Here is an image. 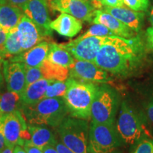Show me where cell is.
Returning a JSON list of instances; mask_svg holds the SVG:
<instances>
[{"label": "cell", "mask_w": 153, "mask_h": 153, "mask_svg": "<svg viewBox=\"0 0 153 153\" xmlns=\"http://www.w3.org/2000/svg\"><path fill=\"white\" fill-rule=\"evenodd\" d=\"M21 111L28 124L57 128L69 114L63 97L44 98L35 104L23 106Z\"/></svg>", "instance_id": "cell-3"}, {"label": "cell", "mask_w": 153, "mask_h": 153, "mask_svg": "<svg viewBox=\"0 0 153 153\" xmlns=\"http://www.w3.org/2000/svg\"><path fill=\"white\" fill-rule=\"evenodd\" d=\"M0 133L3 134L6 146L14 148L16 145L23 146L30 140L26 120L20 110L11 113L0 120Z\"/></svg>", "instance_id": "cell-8"}, {"label": "cell", "mask_w": 153, "mask_h": 153, "mask_svg": "<svg viewBox=\"0 0 153 153\" xmlns=\"http://www.w3.org/2000/svg\"><path fill=\"white\" fill-rule=\"evenodd\" d=\"M123 4L135 11H145L149 7V0H123Z\"/></svg>", "instance_id": "cell-30"}, {"label": "cell", "mask_w": 153, "mask_h": 153, "mask_svg": "<svg viewBox=\"0 0 153 153\" xmlns=\"http://www.w3.org/2000/svg\"><path fill=\"white\" fill-rule=\"evenodd\" d=\"M30 0H0V5H11L23 9Z\"/></svg>", "instance_id": "cell-32"}, {"label": "cell", "mask_w": 153, "mask_h": 153, "mask_svg": "<svg viewBox=\"0 0 153 153\" xmlns=\"http://www.w3.org/2000/svg\"><path fill=\"white\" fill-rule=\"evenodd\" d=\"M6 147V143H5V140L3 134L0 133V153L2 152V150L5 148Z\"/></svg>", "instance_id": "cell-39"}, {"label": "cell", "mask_w": 153, "mask_h": 153, "mask_svg": "<svg viewBox=\"0 0 153 153\" xmlns=\"http://www.w3.org/2000/svg\"><path fill=\"white\" fill-rule=\"evenodd\" d=\"M1 94H0V120L3 118L2 114H1Z\"/></svg>", "instance_id": "cell-46"}, {"label": "cell", "mask_w": 153, "mask_h": 153, "mask_svg": "<svg viewBox=\"0 0 153 153\" xmlns=\"http://www.w3.org/2000/svg\"><path fill=\"white\" fill-rule=\"evenodd\" d=\"M92 22L94 24H102L106 26L116 36L125 38H131L136 36V32L132 30L118 19L115 18L104 9H97Z\"/></svg>", "instance_id": "cell-16"}, {"label": "cell", "mask_w": 153, "mask_h": 153, "mask_svg": "<svg viewBox=\"0 0 153 153\" xmlns=\"http://www.w3.org/2000/svg\"><path fill=\"white\" fill-rule=\"evenodd\" d=\"M50 9L66 13L82 22H92L97 10L89 0H48Z\"/></svg>", "instance_id": "cell-11"}, {"label": "cell", "mask_w": 153, "mask_h": 153, "mask_svg": "<svg viewBox=\"0 0 153 153\" xmlns=\"http://www.w3.org/2000/svg\"><path fill=\"white\" fill-rule=\"evenodd\" d=\"M4 56L2 52L0 51V72H1V69H2V66H3V63L4 61Z\"/></svg>", "instance_id": "cell-42"}, {"label": "cell", "mask_w": 153, "mask_h": 153, "mask_svg": "<svg viewBox=\"0 0 153 153\" xmlns=\"http://www.w3.org/2000/svg\"><path fill=\"white\" fill-rule=\"evenodd\" d=\"M23 50L19 43L16 28L9 31L6 40L2 53L5 58H11L17 55L21 54Z\"/></svg>", "instance_id": "cell-25"}, {"label": "cell", "mask_w": 153, "mask_h": 153, "mask_svg": "<svg viewBox=\"0 0 153 153\" xmlns=\"http://www.w3.org/2000/svg\"><path fill=\"white\" fill-rule=\"evenodd\" d=\"M51 80L42 78L25 88L24 91L20 95L22 107L35 104L44 99V96Z\"/></svg>", "instance_id": "cell-19"}, {"label": "cell", "mask_w": 153, "mask_h": 153, "mask_svg": "<svg viewBox=\"0 0 153 153\" xmlns=\"http://www.w3.org/2000/svg\"><path fill=\"white\" fill-rule=\"evenodd\" d=\"M146 37L147 41L149 46L153 48V27L148 28L146 30Z\"/></svg>", "instance_id": "cell-37"}, {"label": "cell", "mask_w": 153, "mask_h": 153, "mask_svg": "<svg viewBox=\"0 0 153 153\" xmlns=\"http://www.w3.org/2000/svg\"><path fill=\"white\" fill-rule=\"evenodd\" d=\"M131 153H153V139L144 137L137 142Z\"/></svg>", "instance_id": "cell-28"}, {"label": "cell", "mask_w": 153, "mask_h": 153, "mask_svg": "<svg viewBox=\"0 0 153 153\" xmlns=\"http://www.w3.org/2000/svg\"><path fill=\"white\" fill-rule=\"evenodd\" d=\"M16 31L23 52L43 42L45 38L38 26L25 14L17 26Z\"/></svg>", "instance_id": "cell-13"}, {"label": "cell", "mask_w": 153, "mask_h": 153, "mask_svg": "<svg viewBox=\"0 0 153 153\" xmlns=\"http://www.w3.org/2000/svg\"><path fill=\"white\" fill-rule=\"evenodd\" d=\"M89 125L87 120L66 117L57 126L61 142L74 153H89Z\"/></svg>", "instance_id": "cell-5"}, {"label": "cell", "mask_w": 153, "mask_h": 153, "mask_svg": "<svg viewBox=\"0 0 153 153\" xmlns=\"http://www.w3.org/2000/svg\"><path fill=\"white\" fill-rule=\"evenodd\" d=\"M20 108H22L20 94L9 91L1 94V111L3 117L19 110Z\"/></svg>", "instance_id": "cell-24"}, {"label": "cell", "mask_w": 153, "mask_h": 153, "mask_svg": "<svg viewBox=\"0 0 153 153\" xmlns=\"http://www.w3.org/2000/svg\"><path fill=\"white\" fill-rule=\"evenodd\" d=\"M101 4L103 7H118L124 5L123 0H101Z\"/></svg>", "instance_id": "cell-34"}, {"label": "cell", "mask_w": 153, "mask_h": 153, "mask_svg": "<svg viewBox=\"0 0 153 153\" xmlns=\"http://www.w3.org/2000/svg\"><path fill=\"white\" fill-rule=\"evenodd\" d=\"M116 36L108 28L102 24H94L91 26L87 32H85L83 35H82L79 38H85L90 36H99V37H104V36Z\"/></svg>", "instance_id": "cell-27"}, {"label": "cell", "mask_w": 153, "mask_h": 153, "mask_svg": "<svg viewBox=\"0 0 153 153\" xmlns=\"http://www.w3.org/2000/svg\"><path fill=\"white\" fill-rule=\"evenodd\" d=\"M43 78L51 80L65 81L69 76V69L51 62L47 59L41 67Z\"/></svg>", "instance_id": "cell-23"}, {"label": "cell", "mask_w": 153, "mask_h": 153, "mask_svg": "<svg viewBox=\"0 0 153 153\" xmlns=\"http://www.w3.org/2000/svg\"><path fill=\"white\" fill-rule=\"evenodd\" d=\"M8 33L9 32L7 30H6L2 28L1 27H0V51L2 52L3 48H4V45L5 41L7 40V36H8Z\"/></svg>", "instance_id": "cell-36"}, {"label": "cell", "mask_w": 153, "mask_h": 153, "mask_svg": "<svg viewBox=\"0 0 153 153\" xmlns=\"http://www.w3.org/2000/svg\"><path fill=\"white\" fill-rule=\"evenodd\" d=\"M2 85H3V76H2V74L1 73V72H0V89H1V88L2 87Z\"/></svg>", "instance_id": "cell-45"}, {"label": "cell", "mask_w": 153, "mask_h": 153, "mask_svg": "<svg viewBox=\"0 0 153 153\" xmlns=\"http://www.w3.org/2000/svg\"><path fill=\"white\" fill-rule=\"evenodd\" d=\"M48 50L49 43L46 41H43L21 54L11 57L10 61L22 63L25 69L38 68L47 59Z\"/></svg>", "instance_id": "cell-15"}, {"label": "cell", "mask_w": 153, "mask_h": 153, "mask_svg": "<svg viewBox=\"0 0 153 153\" xmlns=\"http://www.w3.org/2000/svg\"><path fill=\"white\" fill-rule=\"evenodd\" d=\"M24 148L26 150V153H43V151L33 144H32L30 140L26 141L23 145Z\"/></svg>", "instance_id": "cell-33"}, {"label": "cell", "mask_w": 153, "mask_h": 153, "mask_svg": "<svg viewBox=\"0 0 153 153\" xmlns=\"http://www.w3.org/2000/svg\"><path fill=\"white\" fill-rule=\"evenodd\" d=\"M13 151H14V148H9V147L6 146L5 148L2 150V152L1 153H13Z\"/></svg>", "instance_id": "cell-43"}, {"label": "cell", "mask_w": 153, "mask_h": 153, "mask_svg": "<svg viewBox=\"0 0 153 153\" xmlns=\"http://www.w3.org/2000/svg\"><path fill=\"white\" fill-rule=\"evenodd\" d=\"M69 76L79 81L104 85L114 82L108 72L99 68L94 62L76 59H74L73 65L69 68Z\"/></svg>", "instance_id": "cell-10"}, {"label": "cell", "mask_w": 153, "mask_h": 153, "mask_svg": "<svg viewBox=\"0 0 153 153\" xmlns=\"http://www.w3.org/2000/svg\"><path fill=\"white\" fill-rule=\"evenodd\" d=\"M55 147L58 153H74L70 149H69L66 145H65L60 141H57Z\"/></svg>", "instance_id": "cell-35"}, {"label": "cell", "mask_w": 153, "mask_h": 153, "mask_svg": "<svg viewBox=\"0 0 153 153\" xmlns=\"http://www.w3.org/2000/svg\"><path fill=\"white\" fill-rule=\"evenodd\" d=\"M47 60L53 64L68 69L74 62V58L67 50L61 47L60 44L55 43H49Z\"/></svg>", "instance_id": "cell-22"}, {"label": "cell", "mask_w": 153, "mask_h": 153, "mask_svg": "<svg viewBox=\"0 0 153 153\" xmlns=\"http://www.w3.org/2000/svg\"><path fill=\"white\" fill-rule=\"evenodd\" d=\"M110 153H119V152H116V151H114V152H110Z\"/></svg>", "instance_id": "cell-47"}, {"label": "cell", "mask_w": 153, "mask_h": 153, "mask_svg": "<svg viewBox=\"0 0 153 153\" xmlns=\"http://www.w3.org/2000/svg\"><path fill=\"white\" fill-rule=\"evenodd\" d=\"M145 110L147 118L153 125V92L149 95L148 99L145 101Z\"/></svg>", "instance_id": "cell-31"}, {"label": "cell", "mask_w": 153, "mask_h": 153, "mask_svg": "<svg viewBox=\"0 0 153 153\" xmlns=\"http://www.w3.org/2000/svg\"><path fill=\"white\" fill-rule=\"evenodd\" d=\"M4 74L7 89L22 94L26 88V70L22 63L4 60Z\"/></svg>", "instance_id": "cell-14"}, {"label": "cell", "mask_w": 153, "mask_h": 153, "mask_svg": "<svg viewBox=\"0 0 153 153\" xmlns=\"http://www.w3.org/2000/svg\"><path fill=\"white\" fill-rule=\"evenodd\" d=\"M110 39L111 36L77 38L68 43L60 44V45L67 50L76 60L90 61L94 62L101 46L109 41Z\"/></svg>", "instance_id": "cell-9"}, {"label": "cell", "mask_w": 153, "mask_h": 153, "mask_svg": "<svg viewBox=\"0 0 153 153\" xmlns=\"http://www.w3.org/2000/svg\"><path fill=\"white\" fill-rule=\"evenodd\" d=\"M150 22L151 24H152V27H153V8L152 9V10H151V12H150Z\"/></svg>", "instance_id": "cell-44"}, {"label": "cell", "mask_w": 153, "mask_h": 153, "mask_svg": "<svg viewBox=\"0 0 153 153\" xmlns=\"http://www.w3.org/2000/svg\"><path fill=\"white\" fill-rule=\"evenodd\" d=\"M99 89L95 83L82 82L69 77L63 99L70 116L81 119L91 118V104Z\"/></svg>", "instance_id": "cell-2"}, {"label": "cell", "mask_w": 153, "mask_h": 153, "mask_svg": "<svg viewBox=\"0 0 153 153\" xmlns=\"http://www.w3.org/2000/svg\"><path fill=\"white\" fill-rule=\"evenodd\" d=\"M13 153H26V150H25V149L24 148H22V146L16 145L14 148Z\"/></svg>", "instance_id": "cell-40"}, {"label": "cell", "mask_w": 153, "mask_h": 153, "mask_svg": "<svg viewBox=\"0 0 153 153\" xmlns=\"http://www.w3.org/2000/svg\"><path fill=\"white\" fill-rule=\"evenodd\" d=\"M43 153H58L56 148L53 145H47L42 149Z\"/></svg>", "instance_id": "cell-38"}, {"label": "cell", "mask_w": 153, "mask_h": 153, "mask_svg": "<svg viewBox=\"0 0 153 153\" xmlns=\"http://www.w3.org/2000/svg\"><path fill=\"white\" fill-rule=\"evenodd\" d=\"M49 10L48 0H30L22 9L24 14L38 26L45 37L53 33Z\"/></svg>", "instance_id": "cell-12"}, {"label": "cell", "mask_w": 153, "mask_h": 153, "mask_svg": "<svg viewBox=\"0 0 153 153\" xmlns=\"http://www.w3.org/2000/svg\"><path fill=\"white\" fill-rule=\"evenodd\" d=\"M118 106L119 97L118 93L108 85L99 86L98 91L91 104V122L116 124L115 118Z\"/></svg>", "instance_id": "cell-6"}, {"label": "cell", "mask_w": 153, "mask_h": 153, "mask_svg": "<svg viewBox=\"0 0 153 153\" xmlns=\"http://www.w3.org/2000/svg\"><path fill=\"white\" fill-rule=\"evenodd\" d=\"M51 28L61 36L72 38L82 30V23L72 15L61 13L55 20L51 21Z\"/></svg>", "instance_id": "cell-18"}, {"label": "cell", "mask_w": 153, "mask_h": 153, "mask_svg": "<svg viewBox=\"0 0 153 153\" xmlns=\"http://www.w3.org/2000/svg\"><path fill=\"white\" fill-rule=\"evenodd\" d=\"M67 89V79L65 81L51 80L45 91L44 98L63 97Z\"/></svg>", "instance_id": "cell-26"}, {"label": "cell", "mask_w": 153, "mask_h": 153, "mask_svg": "<svg viewBox=\"0 0 153 153\" xmlns=\"http://www.w3.org/2000/svg\"><path fill=\"white\" fill-rule=\"evenodd\" d=\"M116 128L122 143L135 145L141 139L150 137L147 132L142 116L126 101H122Z\"/></svg>", "instance_id": "cell-4"}, {"label": "cell", "mask_w": 153, "mask_h": 153, "mask_svg": "<svg viewBox=\"0 0 153 153\" xmlns=\"http://www.w3.org/2000/svg\"><path fill=\"white\" fill-rule=\"evenodd\" d=\"M28 130L30 134V141L32 144L41 150L47 145L55 146L56 144L57 140L55 138L54 134L43 125L29 124Z\"/></svg>", "instance_id": "cell-20"}, {"label": "cell", "mask_w": 153, "mask_h": 153, "mask_svg": "<svg viewBox=\"0 0 153 153\" xmlns=\"http://www.w3.org/2000/svg\"><path fill=\"white\" fill-rule=\"evenodd\" d=\"M101 0H91V2L96 9H97V8H101V7H103L101 3Z\"/></svg>", "instance_id": "cell-41"}, {"label": "cell", "mask_w": 153, "mask_h": 153, "mask_svg": "<svg viewBox=\"0 0 153 153\" xmlns=\"http://www.w3.org/2000/svg\"><path fill=\"white\" fill-rule=\"evenodd\" d=\"M26 70V87L43 78L41 68H31Z\"/></svg>", "instance_id": "cell-29"}, {"label": "cell", "mask_w": 153, "mask_h": 153, "mask_svg": "<svg viewBox=\"0 0 153 153\" xmlns=\"http://www.w3.org/2000/svg\"><path fill=\"white\" fill-rule=\"evenodd\" d=\"M22 9L11 5H0V27L10 31L17 27L24 16Z\"/></svg>", "instance_id": "cell-21"}, {"label": "cell", "mask_w": 153, "mask_h": 153, "mask_svg": "<svg viewBox=\"0 0 153 153\" xmlns=\"http://www.w3.org/2000/svg\"><path fill=\"white\" fill-rule=\"evenodd\" d=\"M104 10L109 13L136 33H138L142 28L145 16L144 13L133 11L123 6L118 7H104Z\"/></svg>", "instance_id": "cell-17"}, {"label": "cell", "mask_w": 153, "mask_h": 153, "mask_svg": "<svg viewBox=\"0 0 153 153\" xmlns=\"http://www.w3.org/2000/svg\"><path fill=\"white\" fill-rule=\"evenodd\" d=\"M145 51L138 36L131 38L112 36L110 41L101 46L94 63L108 73L128 77L142 66Z\"/></svg>", "instance_id": "cell-1"}, {"label": "cell", "mask_w": 153, "mask_h": 153, "mask_svg": "<svg viewBox=\"0 0 153 153\" xmlns=\"http://www.w3.org/2000/svg\"><path fill=\"white\" fill-rule=\"evenodd\" d=\"M122 144L116 124L91 122L89 131V153H110L116 151Z\"/></svg>", "instance_id": "cell-7"}]
</instances>
